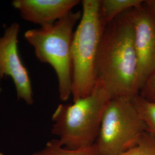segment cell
Segmentation results:
<instances>
[{"label":"cell","mask_w":155,"mask_h":155,"mask_svg":"<svg viewBox=\"0 0 155 155\" xmlns=\"http://www.w3.org/2000/svg\"><path fill=\"white\" fill-rule=\"evenodd\" d=\"M131 10L106 26L100 44L97 81L104 86L111 98H133L139 94Z\"/></svg>","instance_id":"1"},{"label":"cell","mask_w":155,"mask_h":155,"mask_svg":"<svg viewBox=\"0 0 155 155\" xmlns=\"http://www.w3.org/2000/svg\"><path fill=\"white\" fill-rule=\"evenodd\" d=\"M111 99L104 86L97 81L86 97L72 104L58 106L52 116L51 133L69 149L93 145L98 138L103 115Z\"/></svg>","instance_id":"2"},{"label":"cell","mask_w":155,"mask_h":155,"mask_svg":"<svg viewBox=\"0 0 155 155\" xmlns=\"http://www.w3.org/2000/svg\"><path fill=\"white\" fill-rule=\"evenodd\" d=\"M100 0H83L82 16L71 47L73 101L88 95L97 82L96 67L105 24L101 17Z\"/></svg>","instance_id":"3"},{"label":"cell","mask_w":155,"mask_h":155,"mask_svg":"<svg viewBox=\"0 0 155 155\" xmlns=\"http://www.w3.org/2000/svg\"><path fill=\"white\" fill-rule=\"evenodd\" d=\"M81 16L82 12L72 11L53 25L24 33L39 61L50 64L55 71L59 98L64 102L72 95L71 47L74 27Z\"/></svg>","instance_id":"4"},{"label":"cell","mask_w":155,"mask_h":155,"mask_svg":"<svg viewBox=\"0 0 155 155\" xmlns=\"http://www.w3.org/2000/svg\"><path fill=\"white\" fill-rule=\"evenodd\" d=\"M133 98L118 97L109 102L95 143L100 155L122 153L134 146L148 130Z\"/></svg>","instance_id":"5"},{"label":"cell","mask_w":155,"mask_h":155,"mask_svg":"<svg viewBox=\"0 0 155 155\" xmlns=\"http://www.w3.org/2000/svg\"><path fill=\"white\" fill-rule=\"evenodd\" d=\"M20 30V24L13 22L0 36V82L5 77L11 78L16 87L17 99L31 105L33 104L32 83L28 70L18 52Z\"/></svg>","instance_id":"6"},{"label":"cell","mask_w":155,"mask_h":155,"mask_svg":"<svg viewBox=\"0 0 155 155\" xmlns=\"http://www.w3.org/2000/svg\"><path fill=\"white\" fill-rule=\"evenodd\" d=\"M134 44L137 59V89L155 71V16L144 1L131 10Z\"/></svg>","instance_id":"7"},{"label":"cell","mask_w":155,"mask_h":155,"mask_svg":"<svg viewBox=\"0 0 155 155\" xmlns=\"http://www.w3.org/2000/svg\"><path fill=\"white\" fill-rule=\"evenodd\" d=\"M79 0H14L12 6L24 20L41 27L53 25L72 11Z\"/></svg>","instance_id":"8"},{"label":"cell","mask_w":155,"mask_h":155,"mask_svg":"<svg viewBox=\"0 0 155 155\" xmlns=\"http://www.w3.org/2000/svg\"><path fill=\"white\" fill-rule=\"evenodd\" d=\"M143 0H100V12L102 21L107 25L125 12L141 5Z\"/></svg>","instance_id":"9"},{"label":"cell","mask_w":155,"mask_h":155,"mask_svg":"<svg viewBox=\"0 0 155 155\" xmlns=\"http://www.w3.org/2000/svg\"><path fill=\"white\" fill-rule=\"evenodd\" d=\"M32 155H100L96 144L79 148L69 149L63 146L58 139L48 141L42 150Z\"/></svg>","instance_id":"10"},{"label":"cell","mask_w":155,"mask_h":155,"mask_svg":"<svg viewBox=\"0 0 155 155\" xmlns=\"http://www.w3.org/2000/svg\"><path fill=\"white\" fill-rule=\"evenodd\" d=\"M139 115L147 125L148 131L155 137V104L144 100L139 94L133 98Z\"/></svg>","instance_id":"11"},{"label":"cell","mask_w":155,"mask_h":155,"mask_svg":"<svg viewBox=\"0 0 155 155\" xmlns=\"http://www.w3.org/2000/svg\"><path fill=\"white\" fill-rule=\"evenodd\" d=\"M117 155H155V137L147 130L134 146Z\"/></svg>","instance_id":"12"},{"label":"cell","mask_w":155,"mask_h":155,"mask_svg":"<svg viewBox=\"0 0 155 155\" xmlns=\"http://www.w3.org/2000/svg\"><path fill=\"white\" fill-rule=\"evenodd\" d=\"M139 95L144 100L155 104V71L146 80Z\"/></svg>","instance_id":"13"},{"label":"cell","mask_w":155,"mask_h":155,"mask_svg":"<svg viewBox=\"0 0 155 155\" xmlns=\"http://www.w3.org/2000/svg\"><path fill=\"white\" fill-rule=\"evenodd\" d=\"M144 3L155 16V0H146L144 1Z\"/></svg>","instance_id":"14"},{"label":"cell","mask_w":155,"mask_h":155,"mask_svg":"<svg viewBox=\"0 0 155 155\" xmlns=\"http://www.w3.org/2000/svg\"><path fill=\"white\" fill-rule=\"evenodd\" d=\"M0 155H4V154L2 152H1V151H0Z\"/></svg>","instance_id":"15"}]
</instances>
